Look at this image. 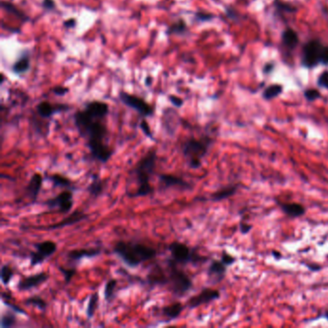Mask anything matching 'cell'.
I'll return each mask as SVG.
<instances>
[{
  "mask_svg": "<svg viewBox=\"0 0 328 328\" xmlns=\"http://www.w3.org/2000/svg\"><path fill=\"white\" fill-rule=\"evenodd\" d=\"M195 18L197 22H210L212 21L215 16L211 13H207V12H202V11H198L196 13L195 15Z\"/></svg>",
  "mask_w": 328,
  "mask_h": 328,
  "instance_id": "8d00e7d4",
  "label": "cell"
},
{
  "mask_svg": "<svg viewBox=\"0 0 328 328\" xmlns=\"http://www.w3.org/2000/svg\"><path fill=\"white\" fill-rule=\"evenodd\" d=\"M68 88L66 87H64V86H57V87H54L52 89V92L57 95V96H64L66 95L67 92H68Z\"/></svg>",
  "mask_w": 328,
  "mask_h": 328,
  "instance_id": "f6af8a7d",
  "label": "cell"
},
{
  "mask_svg": "<svg viewBox=\"0 0 328 328\" xmlns=\"http://www.w3.org/2000/svg\"><path fill=\"white\" fill-rule=\"evenodd\" d=\"M214 140L208 136L200 139L191 137L181 145V152L191 169H199L202 165L203 158L208 154Z\"/></svg>",
  "mask_w": 328,
  "mask_h": 328,
  "instance_id": "277c9868",
  "label": "cell"
},
{
  "mask_svg": "<svg viewBox=\"0 0 328 328\" xmlns=\"http://www.w3.org/2000/svg\"><path fill=\"white\" fill-rule=\"evenodd\" d=\"M106 181L103 180L97 174H93L91 175V181L86 188L87 193L90 196V197L97 198L99 197L105 191L106 188Z\"/></svg>",
  "mask_w": 328,
  "mask_h": 328,
  "instance_id": "ffe728a7",
  "label": "cell"
},
{
  "mask_svg": "<svg viewBox=\"0 0 328 328\" xmlns=\"http://www.w3.org/2000/svg\"><path fill=\"white\" fill-rule=\"evenodd\" d=\"M145 83H146V85H147L148 87H149V86L152 84V78H151V77H148V78L146 79Z\"/></svg>",
  "mask_w": 328,
  "mask_h": 328,
  "instance_id": "681fc988",
  "label": "cell"
},
{
  "mask_svg": "<svg viewBox=\"0 0 328 328\" xmlns=\"http://www.w3.org/2000/svg\"><path fill=\"white\" fill-rule=\"evenodd\" d=\"M109 114V105L100 100H92L85 104L84 109L77 111L73 120L79 135L85 139L93 160L106 164L115 151L105 143L108 129L105 119Z\"/></svg>",
  "mask_w": 328,
  "mask_h": 328,
  "instance_id": "6da1fadb",
  "label": "cell"
},
{
  "mask_svg": "<svg viewBox=\"0 0 328 328\" xmlns=\"http://www.w3.org/2000/svg\"><path fill=\"white\" fill-rule=\"evenodd\" d=\"M323 317H324V318H326L327 320H328V306H327V308H326V310H325V312H324V315H323Z\"/></svg>",
  "mask_w": 328,
  "mask_h": 328,
  "instance_id": "f907efd6",
  "label": "cell"
},
{
  "mask_svg": "<svg viewBox=\"0 0 328 328\" xmlns=\"http://www.w3.org/2000/svg\"><path fill=\"white\" fill-rule=\"evenodd\" d=\"M185 306L181 302H175L173 304L164 306L162 308V314L168 319V322H173L177 319L184 310Z\"/></svg>",
  "mask_w": 328,
  "mask_h": 328,
  "instance_id": "cb8c5ba5",
  "label": "cell"
},
{
  "mask_svg": "<svg viewBox=\"0 0 328 328\" xmlns=\"http://www.w3.org/2000/svg\"><path fill=\"white\" fill-rule=\"evenodd\" d=\"M44 183V177L40 173H35L31 178L28 184L24 188V193L27 197L31 199V204H35L38 201V197L42 190Z\"/></svg>",
  "mask_w": 328,
  "mask_h": 328,
  "instance_id": "e0dca14e",
  "label": "cell"
},
{
  "mask_svg": "<svg viewBox=\"0 0 328 328\" xmlns=\"http://www.w3.org/2000/svg\"><path fill=\"white\" fill-rule=\"evenodd\" d=\"M147 281L151 286L168 285V273L161 267H153L147 276Z\"/></svg>",
  "mask_w": 328,
  "mask_h": 328,
  "instance_id": "44dd1931",
  "label": "cell"
},
{
  "mask_svg": "<svg viewBox=\"0 0 328 328\" xmlns=\"http://www.w3.org/2000/svg\"><path fill=\"white\" fill-rule=\"evenodd\" d=\"M227 266L221 260H212L207 269L209 283L219 284L226 276Z\"/></svg>",
  "mask_w": 328,
  "mask_h": 328,
  "instance_id": "2e32d148",
  "label": "cell"
},
{
  "mask_svg": "<svg viewBox=\"0 0 328 328\" xmlns=\"http://www.w3.org/2000/svg\"><path fill=\"white\" fill-rule=\"evenodd\" d=\"M168 286L170 291L178 298H182L193 288V281L189 275L177 267L171 258L167 261Z\"/></svg>",
  "mask_w": 328,
  "mask_h": 328,
  "instance_id": "5b68a950",
  "label": "cell"
},
{
  "mask_svg": "<svg viewBox=\"0 0 328 328\" xmlns=\"http://www.w3.org/2000/svg\"><path fill=\"white\" fill-rule=\"evenodd\" d=\"M282 44L289 50H294L299 42L298 33L292 28H286L282 33Z\"/></svg>",
  "mask_w": 328,
  "mask_h": 328,
  "instance_id": "d4e9b609",
  "label": "cell"
},
{
  "mask_svg": "<svg viewBox=\"0 0 328 328\" xmlns=\"http://www.w3.org/2000/svg\"><path fill=\"white\" fill-rule=\"evenodd\" d=\"M89 218V215L85 214L82 211L76 210L74 212H72L69 216H67L66 218L63 219L61 221L57 222V223H52L49 225H44V226H35L34 229H38V230H45V231H52V230H58V229H62L64 227L66 226H71L74 225L78 222H81L85 219H87Z\"/></svg>",
  "mask_w": 328,
  "mask_h": 328,
  "instance_id": "8fae6325",
  "label": "cell"
},
{
  "mask_svg": "<svg viewBox=\"0 0 328 328\" xmlns=\"http://www.w3.org/2000/svg\"><path fill=\"white\" fill-rule=\"evenodd\" d=\"M101 254V248L92 247V248H78L69 250L66 253V259L69 262L77 263L83 258H94Z\"/></svg>",
  "mask_w": 328,
  "mask_h": 328,
  "instance_id": "ac0fdd59",
  "label": "cell"
},
{
  "mask_svg": "<svg viewBox=\"0 0 328 328\" xmlns=\"http://www.w3.org/2000/svg\"><path fill=\"white\" fill-rule=\"evenodd\" d=\"M157 158L156 149H150L147 154H145L140 159V161L131 171L130 175L136 179L138 188L136 193L128 195L130 198L143 197L154 193V188L150 184V179L155 172Z\"/></svg>",
  "mask_w": 328,
  "mask_h": 328,
  "instance_id": "7a4b0ae2",
  "label": "cell"
},
{
  "mask_svg": "<svg viewBox=\"0 0 328 328\" xmlns=\"http://www.w3.org/2000/svg\"><path fill=\"white\" fill-rule=\"evenodd\" d=\"M140 128H141V130L143 131V133L145 134L146 137H148L150 140L154 141V137H153V134L151 132L149 122L146 119H142L141 120V122H140Z\"/></svg>",
  "mask_w": 328,
  "mask_h": 328,
  "instance_id": "f35d334b",
  "label": "cell"
},
{
  "mask_svg": "<svg viewBox=\"0 0 328 328\" xmlns=\"http://www.w3.org/2000/svg\"><path fill=\"white\" fill-rule=\"evenodd\" d=\"M42 6L46 11H53L56 8V3L54 0H43Z\"/></svg>",
  "mask_w": 328,
  "mask_h": 328,
  "instance_id": "ee69618b",
  "label": "cell"
},
{
  "mask_svg": "<svg viewBox=\"0 0 328 328\" xmlns=\"http://www.w3.org/2000/svg\"><path fill=\"white\" fill-rule=\"evenodd\" d=\"M275 202L282 212L291 219H298L306 213V208L298 202H284L278 199H275Z\"/></svg>",
  "mask_w": 328,
  "mask_h": 328,
  "instance_id": "d6986e66",
  "label": "cell"
},
{
  "mask_svg": "<svg viewBox=\"0 0 328 328\" xmlns=\"http://www.w3.org/2000/svg\"><path fill=\"white\" fill-rule=\"evenodd\" d=\"M304 96L308 101H315L318 98H320L321 92L316 89H307L304 90Z\"/></svg>",
  "mask_w": 328,
  "mask_h": 328,
  "instance_id": "74e56055",
  "label": "cell"
},
{
  "mask_svg": "<svg viewBox=\"0 0 328 328\" xmlns=\"http://www.w3.org/2000/svg\"><path fill=\"white\" fill-rule=\"evenodd\" d=\"M30 69V55L28 51L22 52V54L17 60L13 66L12 70L16 74H23Z\"/></svg>",
  "mask_w": 328,
  "mask_h": 328,
  "instance_id": "484cf974",
  "label": "cell"
},
{
  "mask_svg": "<svg viewBox=\"0 0 328 328\" xmlns=\"http://www.w3.org/2000/svg\"><path fill=\"white\" fill-rule=\"evenodd\" d=\"M273 68H274V64H272V63H268V64H266V65L264 66L263 70H264L265 73L268 74V73H270V72L273 70Z\"/></svg>",
  "mask_w": 328,
  "mask_h": 328,
  "instance_id": "c3c4849f",
  "label": "cell"
},
{
  "mask_svg": "<svg viewBox=\"0 0 328 328\" xmlns=\"http://www.w3.org/2000/svg\"><path fill=\"white\" fill-rule=\"evenodd\" d=\"M118 280L115 278H111L106 282L104 287V298L107 302H112L114 300Z\"/></svg>",
  "mask_w": 328,
  "mask_h": 328,
  "instance_id": "83f0119b",
  "label": "cell"
},
{
  "mask_svg": "<svg viewBox=\"0 0 328 328\" xmlns=\"http://www.w3.org/2000/svg\"><path fill=\"white\" fill-rule=\"evenodd\" d=\"M43 204L50 210H56V212L60 214H67L72 210L74 204L73 191H63L54 197L43 202Z\"/></svg>",
  "mask_w": 328,
  "mask_h": 328,
  "instance_id": "30bf717a",
  "label": "cell"
},
{
  "mask_svg": "<svg viewBox=\"0 0 328 328\" xmlns=\"http://www.w3.org/2000/svg\"><path fill=\"white\" fill-rule=\"evenodd\" d=\"M318 86L325 88V89H328V70H325L323 71L318 78Z\"/></svg>",
  "mask_w": 328,
  "mask_h": 328,
  "instance_id": "60d3db41",
  "label": "cell"
},
{
  "mask_svg": "<svg viewBox=\"0 0 328 328\" xmlns=\"http://www.w3.org/2000/svg\"><path fill=\"white\" fill-rule=\"evenodd\" d=\"M24 304L25 305L34 306V307L38 308L40 311H42V312L46 311V308H47L46 301L44 298H41L40 296H31V297L26 298L24 300Z\"/></svg>",
  "mask_w": 328,
  "mask_h": 328,
  "instance_id": "d6a6232c",
  "label": "cell"
},
{
  "mask_svg": "<svg viewBox=\"0 0 328 328\" xmlns=\"http://www.w3.org/2000/svg\"><path fill=\"white\" fill-rule=\"evenodd\" d=\"M64 26L66 28H74L76 26V20L75 19H69V20H66V22H64Z\"/></svg>",
  "mask_w": 328,
  "mask_h": 328,
  "instance_id": "7dc6e473",
  "label": "cell"
},
{
  "mask_svg": "<svg viewBox=\"0 0 328 328\" xmlns=\"http://www.w3.org/2000/svg\"><path fill=\"white\" fill-rule=\"evenodd\" d=\"M220 260H221L227 267L233 265V264L236 262V258H235L234 256H232L230 253H228L227 251H225V250H223V251L221 252Z\"/></svg>",
  "mask_w": 328,
  "mask_h": 328,
  "instance_id": "ab89813d",
  "label": "cell"
},
{
  "mask_svg": "<svg viewBox=\"0 0 328 328\" xmlns=\"http://www.w3.org/2000/svg\"><path fill=\"white\" fill-rule=\"evenodd\" d=\"M1 7L6 11L8 12L9 14H12L14 16H16L19 20H21L22 22H26L30 21V18L22 11H21L18 7H16L13 3H11L10 1H6V0H3L1 2Z\"/></svg>",
  "mask_w": 328,
  "mask_h": 328,
  "instance_id": "4316f807",
  "label": "cell"
},
{
  "mask_svg": "<svg viewBox=\"0 0 328 328\" xmlns=\"http://www.w3.org/2000/svg\"><path fill=\"white\" fill-rule=\"evenodd\" d=\"M15 270L9 264H3L0 270V279L4 286H8L14 278Z\"/></svg>",
  "mask_w": 328,
  "mask_h": 328,
  "instance_id": "f1b7e54d",
  "label": "cell"
},
{
  "mask_svg": "<svg viewBox=\"0 0 328 328\" xmlns=\"http://www.w3.org/2000/svg\"><path fill=\"white\" fill-rule=\"evenodd\" d=\"M48 278H49V275L47 272L41 271V272L35 273L34 275L26 276L21 279L20 282L18 283L17 288L20 292H27L29 290L43 285L48 280Z\"/></svg>",
  "mask_w": 328,
  "mask_h": 328,
  "instance_id": "4fadbf2b",
  "label": "cell"
},
{
  "mask_svg": "<svg viewBox=\"0 0 328 328\" xmlns=\"http://www.w3.org/2000/svg\"><path fill=\"white\" fill-rule=\"evenodd\" d=\"M35 251L30 252V266L36 267L44 263L45 260L50 258L58 248V245L55 241L46 240L40 242L34 243Z\"/></svg>",
  "mask_w": 328,
  "mask_h": 328,
  "instance_id": "ba28073f",
  "label": "cell"
},
{
  "mask_svg": "<svg viewBox=\"0 0 328 328\" xmlns=\"http://www.w3.org/2000/svg\"><path fill=\"white\" fill-rule=\"evenodd\" d=\"M283 91V86L280 84H272L269 85L263 91V97L266 100H271L277 96H279Z\"/></svg>",
  "mask_w": 328,
  "mask_h": 328,
  "instance_id": "4dcf8cb0",
  "label": "cell"
},
{
  "mask_svg": "<svg viewBox=\"0 0 328 328\" xmlns=\"http://www.w3.org/2000/svg\"><path fill=\"white\" fill-rule=\"evenodd\" d=\"M160 190H168L170 188L177 187L181 190H191L193 186L186 180L170 174L158 175Z\"/></svg>",
  "mask_w": 328,
  "mask_h": 328,
  "instance_id": "5bb4252c",
  "label": "cell"
},
{
  "mask_svg": "<svg viewBox=\"0 0 328 328\" xmlns=\"http://www.w3.org/2000/svg\"><path fill=\"white\" fill-rule=\"evenodd\" d=\"M67 104H52L49 101H42L36 106V112L42 119H50L55 114L69 110Z\"/></svg>",
  "mask_w": 328,
  "mask_h": 328,
  "instance_id": "9a60e30c",
  "label": "cell"
},
{
  "mask_svg": "<svg viewBox=\"0 0 328 328\" xmlns=\"http://www.w3.org/2000/svg\"><path fill=\"white\" fill-rule=\"evenodd\" d=\"M169 99H170L171 103H172L174 106H175L176 108H181V107L183 106V104H184V100H183L181 97L177 96V95H174V94H172V95L169 96Z\"/></svg>",
  "mask_w": 328,
  "mask_h": 328,
  "instance_id": "7bdbcfd3",
  "label": "cell"
},
{
  "mask_svg": "<svg viewBox=\"0 0 328 328\" xmlns=\"http://www.w3.org/2000/svg\"><path fill=\"white\" fill-rule=\"evenodd\" d=\"M301 63L308 68L315 67L320 64L328 66V45H324L319 40L309 41L303 46Z\"/></svg>",
  "mask_w": 328,
  "mask_h": 328,
  "instance_id": "52a82bcc",
  "label": "cell"
},
{
  "mask_svg": "<svg viewBox=\"0 0 328 328\" xmlns=\"http://www.w3.org/2000/svg\"><path fill=\"white\" fill-rule=\"evenodd\" d=\"M168 249L171 253V259L177 265L193 264L197 266L208 261V257L198 254L195 249L178 241L170 243Z\"/></svg>",
  "mask_w": 328,
  "mask_h": 328,
  "instance_id": "8992f818",
  "label": "cell"
},
{
  "mask_svg": "<svg viewBox=\"0 0 328 328\" xmlns=\"http://www.w3.org/2000/svg\"><path fill=\"white\" fill-rule=\"evenodd\" d=\"M3 303H4L7 307H9L12 311H14L16 314H22V315H25V316L27 315L26 312H25L22 308L19 307L18 305L14 304V303H11L9 300H5V299H3Z\"/></svg>",
  "mask_w": 328,
  "mask_h": 328,
  "instance_id": "b9f144b4",
  "label": "cell"
},
{
  "mask_svg": "<svg viewBox=\"0 0 328 328\" xmlns=\"http://www.w3.org/2000/svg\"><path fill=\"white\" fill-rule=\"evenodd\" d=\"M274 7L275 10L279 13H295L297 12V7L294 6L293 4L289 3V2H284V1H280V0H275L274 1Z\"/></svg>",
  "mask_w": 328,
  "mask_h": 328,
  "instance_id": "836d02e7",
  "label": "cell"
},
{
  "mask_svg": "<svg viewBox=\"0 0 328 328\" xmlns=\"http://www.w3.org/2000/svg\"><path fill=\"white\" fill-rule=\"evenodd\" d=\"M47 180L51 182L53 185V188H63L70 191H75L76 187L73 185V182L69 178H67L65 175H62L59 174H53L48 176H46Z\"/></svg>",
  "mask_w": 328,
  "mask_h": 328,
  "instance_id": "603a6c76",
  "label": "cell"
},
{
  "mask_svg": "<svg viewBox=\"0 0 328 328\" xmlns=\"http://www.w3.org/2000/svg\"><path fill=\"white\" fill-rule=\"evenodd\" d=\"M98 301H99V295H98L97 292L90 295L89 302H88V305H87V309H86V316H87L88 320H90V319L93 318V316L95 314V311L98 307Z\"/></svg>",
  "mask_w": 328,
  "mask_h": 328,
  "instance_id": "f546056e",
  "label": "cell"
},
{
  "mask_svg": "<svg viewBox=\"0 0 328 328\" xmlns=\"http://www.w3.org/2000/svg\"><path fill=\"white\" fill-rule=\"evenodd\" d=\"M60 271L62 272V274L64 275L66 284L70 283L71 279L74 277V275L76 274V268H65L63 267H59Z\"/></svg>",
  "mask_w": 328,
  "mask_h": 328,
  "instance_id": "d590c367",
  "label": "cell"
},
{
  "mask_svg": "<svg viewBox=\"0 0 328 328\" xmlns=\"http://www.w3.org/2000/svg\"><path fill=\"white\" fill-rule=\"evenodd\" d=\"M188 31V26L186 22L183 20H179L170 25L166 31L167 35H185V33Z\"/></svg>",
  "mask_w": 328,
  "mask_h": 328,
  "instance_id": "1f68e13d",
  "label": "cell"
},
{
  "mask_svg": "<svg viewBox=\"0 0 328 328\" xmlns=\"http://www.w3.org/2000/svg\"><path fill=\"white\" fill-rule=\"evenodd\" d=\"M251 228H252V226L250 224H248L244 221L240 222V231H241V234H243V235L247 234L251 230Z\"/></svg>",
  "mask_w": 328,
  "mask_h": 328,
  "instance_id": "bcb514c9",
  "label": "cell"
},
{
  "mask_svg": "<svg viewBox=\"0 0 328 328\" xmlns=\"http://www.w3.org/2000/svg\"><path fill=\"white\" fill-rule=\"evenodd\" d=\"M238 189L239 184H232V185L224 186V187L219 189L218 191H216L215 193L211 194L208 199L211 201H214V202L224 200V199L229 198L230 197L234 196L237 193Z\"/></svg>",
  "mask_w": 328,
  "mask_h": 328,
  "instance_id": "7402d4cb",
  "label": "cell"
},
{
  "mask_svg": "<svg viewBox=\"0 0 328 328\" xmlns=\"http://www.w3.org/2000/svg\"><path fill=\"white\" fill-rule=\"evenodd\" d=\"M119 97L124 105L135 110L141 117L150 118L154 115V108L142 97L126 91H120Z\"/></svg>",
  "mask_w": 328,
  "mask_h": 328,
  "instance_id": "9c48e42d",
  "label": "cell"
},
{
  "mask_svg": "<svg viewBox=\"0 0 328 328\" xmlns=\"http://www.w3.org/2000/svg\"><path fill=\"white\" fill-rule=\"evenodd\" d=\"M272 255H273V256H275L276 258H279V257L281 256V254H279V253H277V252H275V251H273V252H272Z\"/></svg>",
  "mask_w": 328,
  "mask_h": 328,
  "instance_id": "816d5d0a",
  "label": "cell"
},
{
  "mask_svg": "<svg viewBox=\"0 0 328 328\" xmlns=\"http://www.w3.org/2000/svg\"><path fill=\"white\" fill-rule=\"evenodd\" d=\"M220 297V293L218 290L211 288H203L200 293L191 297L187 302V307L189 309H196L201 305L209 304Z\"/></svg>",
  "mask_w": 328,
  "mask_h": 328,
  "instance_id": "7c38bea8",
  "label": "cell"
},
{
  "mask_svg": "<svg viewBox=\"0 0 328 328\" xmlns=\"http://www.w3.org/2000/svg\"><path fill=\"white\" fill-rule=\"evenodd\" d=\"M113 252L128 268H137L157 255L156 249L149 245L127 241H118Z\"/></svg>",
  "mask_w": 328,
  "mask_h": 328,
  "instance_id": "3957f363",
  "label": "cell"
},
{
  "mask_svg": "<svg viewBox=\"0 0 328 328\" xmlns=\"http://www.w3.org/2000/svg\"><path fill=\"white\" fill-rule=\"evenodd\" d=\"M17 324L16 313L14 311L7 312L6 314L2 315L1 317V328H10L15 327Z\"/></svg>",
  "mask_w": 328,
  "mask_h": 328,
  "instance_id": "e575fe53",
  "label": "cell"
}]
</instances>
